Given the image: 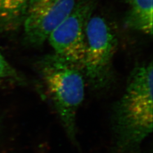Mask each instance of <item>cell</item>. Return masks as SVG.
I'll return each instance as SVG.
<instances>
[{
  "mask_svg": "<svg viewBox=\"0 0 153 153\" xmlns=\"http://www.w3.org/2000/svg\"><path fill=\"white\" fill-rule=\"evenodd\" d=\"M94 7V0H78L73 11L47 38L56 54L81 70L85 54L86 25Z\"/></svg>",
  "mask_w": 153,
  "mask_h": 153,
  "instance_id": "cell-4",
  "label": "cell"
},
{
  "mask_svg": "<svg viewBox=\"0 0 153 153\" xmlns=\"http://www.w3.org/2000/svg\"><path fill=\"white\" fill-rule=\"evenodd\" d=\"M130 6L125 18L128 27L146 35L152 34V0H125Z\"/></svg>",
  "mask_w": 153,
  "mask_h": 153,
  "instance_id": "cell-6",
  "label": "cell"
},
{
  "mask_svg": "<svg viewBox=\"0 0 153 153\" xmlns=\"http://www.w3.org/2000/svg\"><path fill=\"white\" fill-rule=\"evenodd\" d=\"M117 47V37L107 21L101 16H91L85 29L82 70L93 89H104L112 81V63Z\"/></svg>",
  "mask_w": 153,
  "mask_h": 153,
  "instance_id": "cell-3",
  "label": "cell"
},
{
  "mask_svg": "<svg viewBox=\"0 0 153 153\" xmlns=\"http://www.w3.org/2000/svg\"><path fill=\"white\" fill-rule=\"evenodd\" d=\"M78 0H30L22 25L25 40L40 47L73 11Z\"/></svg>",
  "mask_w": 153,
  "mask_h": 153,
  "instance_id": "cell-5",
  "label": "cell"
},
{
  "mask_svg": "<svg viewBox=\"0 0 153 153\" xmlns=\"http://www.w3.org/2000/svg\"><path fill=\"white\" fill-rule=\"evenodd\" d=\"M152 61L134 68L125 91L115 105L112 130L119 152L131 153L152 131Z\"/></svg>",
  "mask_w": 153,
  "mask_h": 153,
  "instance_id": "cell-1",
  "label": "cell"
},
{
  "mask_svg": "<svg viewBox=\"0 0 153 153\" xmlns=\"http://www.w3.org/2000/svg\"><path fill=\"white\" fill-rule=\"evenodd\" d=\"M30 0H0V28L14 30L22 25Z\"/></svg>",
  "mask_w": 153,
  "mask_h": 153,
  "instance_id": "cell-7",
  "label": "cell"
},
{
  "mask_svg": "<svg viewBox=\"0 0 153 153\" xmlns=\"http://www.w3.org/2000/svg\"><path fill=\"white\" fill-rule=\"evenodd\" d=\"M0 79H10L24 82V79L17 71L8 63L0 52Z\"/></svg>",
  "mask_w": 153,
  "mask_h": 153,
  "instance_id": "cell-8",
  "label": "cell"
},
{
  "mask_svg": "<svg viewBox=\"0 0 153 153\" xmlns=\"http://www.w3.org/2000/svg\"><path fill=\"white\" fill-rule=\"evenodd\" d=\"M36 66L67 136L76 143V114L85 94L82 70L55 53L42 57Z\"/></svg>",
  "mask_w": 153,
  "mask_h": 153,
  "instance_id": "cell-2",
  "label": "cell"
}]
</instances>
